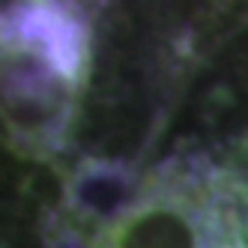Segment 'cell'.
Masks as SVG:
<instances>
[{
	"mask_svg": "<svg viewBox=\"0 0 248 248\" xmlns=\"http://www.w3.org/2000/svg\"><path fill=\"white\" fill-rule=\"evenodd\" d=\"M87 33L75 6L18 0L0 18V123L30 162H51L78 117Z\"/></svg>",
	"mask_w": 248,
	"mask_h": 248,
	"instance_id": "6da1fadb",
	"label": "cell"
},
{
	"mask_svg": "<svg viewBox=\"0 0 248 248\" xmlns=\"http://www.w3.org/2000/svg\"><path fill=\"white\" fill-rule=\"evenodd\" d=\"M203 3H212V6H218V3H221V6H230V3H236V0H203Z\"/></svg>",
	"mask_w": 248,
	"mask_h": 248,
	"instance_id": "7a4b0ae2",
	"label": "cell"
}]
</instances>
